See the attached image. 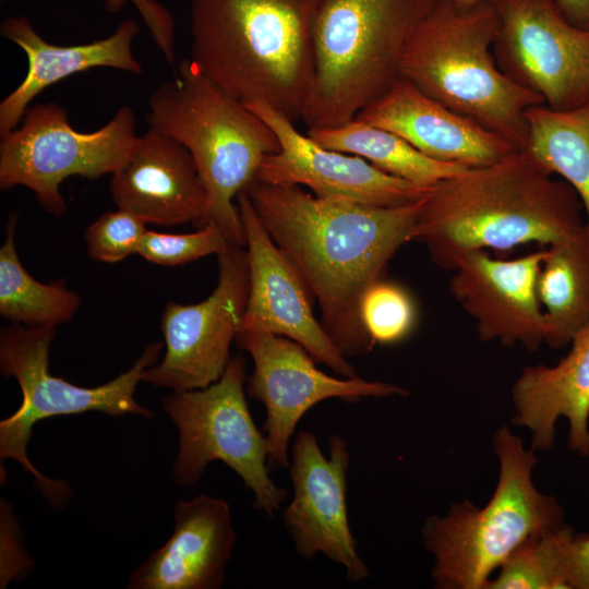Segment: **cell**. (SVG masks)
<instances>
[{
	"label": "cell",
	"mask_w": 589,
	"mask_h": 589,
	"mask_svg": "<svg viewBox=\"0 0 589 589\" xmlns=\"http://www.w3.org/2000/svg\"><path fill=\"white\" fill-rule=\"evenodd\" d=\"M243 192L318 302L322 325L339 350L347 358L368 353L373 346L361 326V298L410 241L428 194L412 204L380 207L257 180Z\"/></svg>",
	"instance_id": "1"
},
{
	"label": "cell",
	"mask_w": 589,
	"mask_h": 589,
	"mask_svg": "<svg viewBox=\"0 0 589 589\" xmlns=\"http://www.w3.org/2000/svg\"><path fill=\"white\" fill-rule=\"evenodd\" d=\"M575 190L555 179L525 149L433 185L424 197L410 241L453 271L467 253L550 245L586 232Z\"/></svg>",
	"instance_id": "2"
},
{
	"label": "cell",
	"mask_w": 589,
	"mask_h": 589,
	"mask_svg": "<svg viewBox=\"0 0 589 589\" xmlns=\"http://www.w3.org/2000/svg\"><path fill=\"white\" fill-rule=\"evenodd\" d=\"M318 0H191L190 60L247 105L301 119L314 73Z\"/></svg>",
	"instance_id": "3"
},
{
	"label": "cell",
	"mask_w": 589,
	"mask_h": 589,
	"mask_svg": "<svg viewBox=\"0 0 589 589\" xmlns=\"http://www.w3.org/2000/svg\"><path fill=\"white\" fill-rule=\"evenodd\" d=\"M497 29L494 2L459 7L436 0L408 39L399 74L431 98L522 149L525 112L544 100L497 67L493 53Z\"/></svg>",
	"instance_id": "4"
},
{
	"label": "cell",
	"mask_w": 589,
	"mask_h": 589,
	"mask_svg": "<svg viewBox=\"0 0 589 589\" xmlns=\"http://www.w3.org/2000/svg\"><path fill=\"white\" fill-rule=\"evenodd\" d=\"M151 128L191 154L207 194L203 226L216 224L231 244L245 247L236 199L280 143L269 125L203 74L190 59L148 98Z\"/></svg>",
	"instance_id": "5"
},
{
	"label": "cell",
	"mask_w": 589,
	"mask_h": 589,
	"mask_svg": "<svg viewBox=\"0 0 589 589\" xmlns=\"http://www.w3.org/2000/svg\"><path fill=\"white\" fill-rule=\"evenodd\" d=\"M436 0H318L314 73L301 119L310 128L352 120L399 77L404 49Z\"/></svg>",
	"instance_id": "6"
},
{
	"label": "cell",
	"mask_w": 589,
	"mask_h": 589,
	"mask_svg": "<svg viewBox=\"0 0 589 589\" xmlns=\"http://www.w3.org/2000/svg\"><path fill=\"white\" fill-rule=\"evenodd\" d=\"M501 471L484 507L469 501L444 517L430 516L422 529L424 548L434 556L431 577L444 589L486 588L492 572L529 537L565 525L555 497L541 494L531 473L538 459L503 426L494 436Z\"/></svg>",
	"instance_id": "7"
},
{
	"label": "cell",
	"mask_w": 589,
	"mask_h": 589,
	"mask_svg": "<svg viewBox=\"0 0 589 589\" xmlns=\"http://www.w3.org/2000/svg\"><path fill=\"white\" fill-rule=\"evenodd\" d=\"M56 327L13 324L0 332V370L20 385L22 401L16 411L0 422V458L13 459L34 478L36 488L55 509L65 506L73 494L62 480H52L38 471L27 456L34 425L57 416L91 411L110 417L137 414L154 418L155 413L134 398L145 369L158 362L161 342L147 345L134 364L113 380L83 387L49 371L50 346Z\"/></svg>",
	"instance_id": "8"
},
{
	"label": "cell",
	"mask_w": 589,
	"mask_h": 589,
	"mask_svg": "<svg viewBox=\"0 0 589 589\" xmlns=\"http://www.w3.org/2000/svg\"><path fill=\"white\" fill-rule=\"evenodd\" d=\"M247 380V360L235 354L216 382L163 398V409L179 433L172 476L178 485L191 486L211 462L221 461L253 493L254 507L273 517L289 493L269 477L267 441L250 412Z\"/></svg>",
	"instance_id": "9"
},
{
	"label": "cell",
	"mask_w": 589,
	"mask_h": 589,
	"mask_svg": "<svg viewBox=\"0 0 589 589\" xmlns=\"http://www.w3.org/2000/svg\"><path fill=\"white\" fill-rule=\"evenodd\" d=\"M135 122L132 108L122 106L104 127L79 132L59 105L28 107L21 125L1 137L0 189L27 188L46 212L60 217L67 211L62 181L113 173L135 143Z\"/></svg>",
	"instance_id": "10"
},
{
	"label": "cell",
	"mask_w": 589,
	"mask_h": 589,
	"mask_svg": "<svg viewBox=\"0 0 589 589\" xmlns=\"http://www.w3.org/2000/svg\"><path fill=\"white\" fill-rule=\"evenodd\" d=\"M236 345L254 364L245 393L266 411L262 431L268 446V467L288 468L289 445L301 418L313 406L330 398L358 402L366 397L407 396L409 392L382 381L330 376L314 364L300 344L260 329H239Z\"/></svg>",
	"instance_id": "11"
},
{
	"label": "cell",
	"mask_w": 589,
	"mask_h": 589,
	"mask_svg": "<svg viewBox=\"0 0 589 589\" xmlns=\"http://www.w3.org/2000/svg\"><path fill=\"white\" fill-rule=\"evenodd\" d=\"M493 53L501 71L544 105L589 103V31L573 25L554 0H496Z\"/></svg>",
	"instance_id": "12"
},
{
	"label": "cell",
	"mask_w": 589,
	"mask_h": 589,
	"mask_svg": "<svg viewBox=\"0 0 589 589\" xmlns=\"http://www.w3.org/2000/svg\"><path fill=\"white\" fill-rule=\"evenodd\" d=\"M217 256L218 283L206 299L165 305V354L144 370L142 382L184 392L211 385L225 371L247 306L250 274L243 247L231 244Z\"/></svg>",
	"instance_id": "13"
},
{
	"label": "cell",
	"mask_w": 589,
	"mask_h": 589,
	"mask_svg": "<svg viewBox=\"0 0 589 589\" xmlns=\"http://www.w3.org/2000/svg\"><path fill=\"white\" fill-rule=\"evenodd\" d=\"M328 452L326 457L313 432L300 431L294 437L288 466L293 496L283 512L284 526L302 558L322 553L344 567L349 582L357 584L370 572L358 553L348 519L347 441L333 433Z\"/></svg>",
	"instance_id": "14"
},
{
	"label": "cell",
	"mask_w": 589,
	"mask_h": 589,
	"mask_svg": "<svg viewBox=\"0 0 589 589\" xmlns=\"http://www.w3.org/2000/svg\"><path fill=\"white\" fill-rule=\"evenodd\" d=\"M242 220L250 287L239 329H260L300 344L312 358L342 377L357 376L313 314V296L299 271L276 245L253 205L241 191L236 199Z\"/></svg>",
	"instance_id": "15"
},
{
	"label": "cell",
	"mask_w": 589,
	"mask_h": 589,
	"mask_svg": "<svg viewBox=\"0 0 589 589\" xmlns=\"http://www.w3.org/2000/svg\"><path fill=\"white\" fill-rule=\"evenodd\" d=\"M245 106L269 125L280 143L279 151L262 161L257 181L303 185L317 197L380 207L416 203L433 188L388 175L362 157L318 145L301 134L292 120L264 101Z\"/></svg>",
	"instance_id": "16"
},
{
	"label": "cell",
	"mask_w": 589,
	"mask_h": 589,
	"mask_svg": "<svg viewBox=\"0 0 589 589\" xmlns=\"http://www.w3.org/2000/svg\"><path fill=\"white\" fill-rule=\"evenodd\" d=\"M545 249L513 260L492 257L485 250L465 254L453 269L449 290L473 320L481 340L503 346L540 348L545 340L544 315L537 279Z\"/></svg>",
	"instance_id": "17"
},
{
	"label": "cell",
	"mask_w": 589,
	"mask_h": 589,
	"mask_svg": "<svg viewBox=\"0 0 589 589\" xmlns=\"http://www.w3.org/2000/svg\"><path fill=\"white\" fill-rule=\"evenodd\" d=\"M353 119L398 134L430 158L468 168L494 164L519 149L401 76Z\"/></svg>",
	"instance_id": "18"
},
{
	"label": "cell",
	"mask_w": 589,
	"mask_h": 589,
	"mask_svg": "<svg viewBox=\"0 0 589 589\" xmlns=\"http://www.w3.org/2000/svg\"><path fill=\"white\" fill-rule=\"evenodd\" d=\"M109 190L118 209L147 224L203 226L207 194L194 160L182 144L154 128L136 137L127 160L111 173Z\"/></svg>",
	"instance_id": "19"
},
{
	"label": "cell",
	"mask_w": 589,
	"mask_h": 589,
	"mask_svg": "<svg viewBox=\"0 0 589 589\" xmlns=\"http://www.w3.org/2000/svg\"><path fill=\"white\" fill-rule=\"evenodd\" d=\"M167 542L130 575L129 589H219L237 533L229 504L199 494L178 500Z\"/></svg>",
	"instance_id": "20"
},
{
	"label": "cell",
	"mask_w": 589,
	"mask_h": 589,
	"mask_svg": "<svg viewBox=\"0 0 589 589\" xmlns=\"http://www.w3.org/2000/svg\"><path fill=\"white\" fill-rule=\"evenodd\" d=\"M139 31L137 22L130 17L106 38L58 46L46 41L25 16L4 20L0 32L25 52L27 71L24 80L0 104V136L19 127L31 101L45 88L68 76L99 67L141 74L142 67L132 52V41Z\"/></svg>",
	"instance_id": "21"
},
{
	"label": "cell",
	"mask_w": 589,
	"mask_h": 589,
	"mask_svg": "<svg viewBox=\"0 0 589 589\" xmlns=\"http://www.w3.org/2000/svg\"><path fill=\"white\" fill-rule=\"evenodd\" d=\"M569 352L552 366H527L512 388L513 423L532 433V450L551 449L558 417L569 420L568 447L589 456V325L572 340Z\"/></svg>",
	"instance_id": "22"
},
{
	"label": "cell",
	"mask_w": 589,
	"mask_h": 589,
	"mask_svg": "<svg viewBox=\"0 0 589 589\" xmlns=\"http://www.w3.org/2000/svg\"><path fill=\"white\" fill-rule=\"evenodd\" d=\"M537 279L544 344L562 348L589 325V239L585 233L545 248Z\"/></svg>",
	"instance_id": "23"
},
{
	"label": "cell",
	"mask_w": 589,
	"mask_h": 589,
	"mask_svg": "<svg viewBox=\"0 0 589 589\" xmlns=\"http://www.w3.org/2000/svg\"><path fill=\"white\" fill-rule=\"evenodd\" d=\"M525 118L527 139L522 149L575 190L589 239V103L570 110L536 105L526 110Z\"/></svg>",
	"instance_id": "24"
},
{
	"label": "cell",
	"mask_w": 589,
	"mask_h": 589,
	"mask_svg": "<svg viewBox=\"0 0 589 589\" xmlns=\"http://www.w3.org/2000/svg\"><path fill=\"white\" fill-rule=\"evenodd\" d=\"M306 135L318 145L364 158L397 178L432 187L468 167L430 158L398 134L357 119L334 128H310Z\"/></svg>",
	"instance_id": "25"
},
{
	"label": "cell",
	"mask_w": 589,
	"mask_h": 589,
	"mask_svg": "<svg viewBox=\"0 0 589 589\" xmlns=\"http://www.w3.org/2000/svg\"><path fill=\"white\" fill-rule=\"evenodd\" d=\"M16 219L10 216L0 248V314L13 324L57 328L74 316L81 296L61 281L43 284L26 272L15 247Z\"/></svg>",
	"instance_id": "26"
},
{
	"label": "cell",
	"mask_w": 589,
	"mask_h": 589,
	"mask_svg": "<svg viewBox=\"0 0 589 589\" xmlns=\"http://www.w3.org/2000/svg\"><path fill=\"white\" fill-rule=\"evenodd\" d=\"M573 532L566 524L525 540L502 564L498 577L485 589H569L564 546Z\"/></svg>",
	"instance_id": "27"
},
{
	"label": "cell",
	"mask_w": 589,
	"mask_h": 589,
	"mask_svg": "<svg viewBox=\"0 0 589 589\" xmlns=\"http://www.w3.org/2000/svg\"><path fill=\"white\" fill-rule=\"evenodd\" d=\"M359 316L361 326L374 347L392 345L407 338L417 322V310L409 292L384 278L363 293Z\"/></svg>",
	"instance_id": "28"
},
{
	"label": "cell",
	"mask_w": 589,
	"mask_h": 589,
	"mask_svg": "<svg viewBox=\"0 0 589 589\" xmlns=\"http://www.w3.org/2000/svg\"><path fill=\"white\" fill-rule=\"evenodd\" d=\"M231 245L223 230L207 223L192 233L168 235L148 230L145 232L137 254L144 260L161 265L176 266L201 257L219 255Z\"/></svg>",
	"instance_id": "29"
},
{
	"label": "cell",
	"mask_w": 589,
	"mask_h": 589,
	"mask_svg": "<svg viewBox=\"0 0 589 589\" xmlns=\"http://www.w3.org/2000/svg\"><path fill=\"white\" fill-rule=\"evenodd\" d=\"M147 223L130 212L117 209L100 215L85 230L88 255L103 263H118L137 254Z\"/></svg>",
	"instance_id": "30"
},
{
	"label": "cell",
	"mask_w": 589,
	"mask_h": 589,
	"mask_svg": "<svg viewBox=\"0 0 589 589\" xmlns=\"http://www.w3.org/2000/svg\"><path fill=\"white\" fill-rule=\"evenodd\" d=\"M35 568L23 543L22 532L12 506L0 500V588L22 580Z\"/></svg>",
	"instance_id": "31"
},
{
	"label": "cell",
	"mask_w": 589,
	"mask_h": 589,
	"mask_svg": "<svg viewBox=\"0 0 589 589\" xmlns=\"http://www.w3.org/2000/svg\"><path fill=\"white\" fill-rule=\"evenodd\" d=\"M128 2L136 8L158 49L173 67L175 20L169 10L156 0H104V5L107 12L116 13Z\"/></svg>",
	"instance_id": "32"
},
{
	"label": "cell",
	"mask_w": 589,
	"mask_h": 589,
	"mask_svg": "<svg viewBox=\"0 0 589 589\" xmlns=\"http://www.w3.org/2000/svg\"><path fill=\"white\" fill-rule=\"evenodd\" d=\"M564 560L568 588L589 589V533H569Z\"/></svg>",
	"instance_id": "33"
},
{
	"label": "cell",
	"mask_w": 589,
	"mask_h": 589,
	"mask_svg": "<svg viewBox=\"0 0 589 589\" xmlns=\"http://www.w3.org/2000/svg\"><path fill=\"white\" fill-rule=\"evenodd\" d=\"M554 2L573 25L589 31V0H554Z\"/></svg>",
	"instance_id": "34"
},
{
	"label": "cell",
	"mask_w": 589,
	"mask_h": 589,
	"mask_svg": "<svg viewBox=\"0 0 589 589\" xmlns=\"http://www.w3.org/2000/svg\"><path fill=\"white\" fill-rule=\"evenodd\" d=\"M448 1L459 7H471L478 3H482V2H494L496 0H448Z\"/></svg>",
	"instance_id": "35"
}]
</instances>
